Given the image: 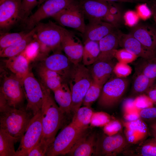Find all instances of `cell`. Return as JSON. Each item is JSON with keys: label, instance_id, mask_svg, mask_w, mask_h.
I'll list each match as a JSON object with an SVG mask.
<instances>
[{"label": "cell", "instance_id": "obj_25", "mask_svg": "<svg viewBox=\"0 0 156 156\" xmlns=\"http://www.w3.org/2000/svg\"><path fill=\"white\" fill-rule=\"evenodd\" d=\"M131 156H156V140L154 138L131 145L123 153Z\"/></svg>", "mask_w": 156, "mask_h": 156}, {"label": "cell", "instance_id": "obj_4", "mask_svg": "<svg viewBox=\"0 0 156 156\" xmlns=\"http://www.w3.org/2000/svg\"><path fill=\"white\" fill-rule=\"evenodd\" d=\"M129 84L127 77H111L103 86L98 101L99 106L105 109L115 106L122 99Z\"/></svg>", "mask_w": 156, "mask_h": 156}, {"label": "cell", "instance_id": "obj_9", "mask_svg": "<svg viewBox=\"0 0 156 156\" xmlns=\"http://www.w3.org/2000/svg\"><path fill=\"white\" fill-rule=\"evenodd\" d=\"M23 86L27 101L26 108L34 116L42 107L44 98L42 84L29 71L23 80Z\"/></svg>", "mask_w": 156, "mask_h": 156}, {"label": "cell", "instance_id": "obj_5", "mask_svg": "<svg viewBox=\"0 0 156 156\" xmlns=\"http://www.w3.org/2000/svg\"><path fill=\"white\" fill-rule=\"evenodd\" d=\"M86 131L77 128L70 122L55 137L49 147L46 156L67 154Z\"/></svg>", "mask_w": 156, "mask_h": 156}, {"label": "cell", "instance_id": "obj_24", "mask_svg": "<svg viewBox=\"0 0 156 156\" xmlns=\"http://www.w3.org/2000/svg\"><path fill=\"white\" fill-rule=\"evenodd\" d=\"M115 64L112 60L95 62L90 70L93 81L103 86L111 77Z\"/></svg>", "mask_w": 156, "mask_h": 156}, {"label": "cell", "instance_id": "obj_36", "mask_svg": "<svg viewBox=\"0 0 156 156\" xmlns=\"http://www.w3.org/2000/svg\"><path fill=\"white\" fill-rule=\"evenodd\" d=\"M111 120V116L106 112H94L90 124L92 127H103Z\"/></svg>", "mask_w": 156, "mask_h": 156}, {"label": "cell", "instance_id": "obj_42", "mask_svg": "<svg viewBox=\"0 0 156 156\" xmlns=\"http://www.w3.org/2000/svg\"><path fill=\"white\" fill-rule=\"evenodd\" d=\"M140 118L150 122L156 120V107H151L140 109L139 111Z\"/></svg>", "mask_w": 156, "mask_h": 156}, {"label": "cell", "instance_id": "obj_37", "mask_svg": "<svg viewBox=\"0 0 156 156\" xmlns=\"http://www.w3.org/2000/svg\"><path fill=\"white\" fill-rule=\"evenodd\" d=\"M45 0H21V19L26 20L33 8L37 5H40Z\"/></svg>", "mask_w": 156, "mask_h": 156}, {"label": "cell", "instance_id": "obj_46", "mask_svg": "<svg viewBox=\"0 0 156 156\" xmlns=\"http://www.w3.org/2000/svg\"><path fill=\"white\" fill-rule=\"evenodd\" d=\"M102 20L111 25L115 28L119 27L121 20L116 16L109 12L102 18Z\"/></svg>", "mask_w": 156, "mask_h": 156}, {"label": "cell", "instance_id": "obj_2", "mask_svg": "<svg viewBox=\"0 0 156 156\" xmlns=\"http://www.w3.org/2000/svg\"><path fill=\"white\" fill-rule=\"evenodd\" d=\"M0 112V128L20 140L34 116L33 114L23 106H9Z\"/></svg>", "mask_w": 156, "mask_h": 156}, {"label": "cell", "instance_id": "obj_41", "mask_svg": "<svg viewBox=\"0 0 156 156\" xmlns=\"http://www.w3.org/2000/svg\"><path fill=\"white\" fill-rule=\"evenodd\" d=\"M49 147L48 144L40 140L37 144L28 152L26 156H46Z\"/></svg>", "mask_w": 156, "mask_h": 156}, {"label": "cell", "instance_id": "obj_10", "mask_svg": "<svg viewBox=\"0 0 156 156\" xmlns=\"http://www.w3.org/2000/svg\"><path fill=\"white\" fill-rule=\"evenodd\" d=\"M5 75L0 87V93L6 99L9 105L12 107H22L25 96L23 81L14 74Z\"/></svg>", "mask_w": 156, "mask_h": 156}, {"label": "cell", "instance_id": "obj_19", "mask_svg": "<svg viewBox=\"0 0 156 156\" xmlns=\"http://www.w3.org/2000/svg\"><path fill=\"white\" fill-rule=\"evenodd\" d=\"M97 140L95 134L86 131L67 155L72 156L96 155Z\"/></svg>", "mask_w": 156, "mask_h": 156}, {"label": "cell", "instance_id": "obj_6", "mask_svg": "<svg viewBox=\"0 0 156 156\" xmlns=\"http://www.w3.org/2000/svg\"><path fill=\"white\" fill-rule=\"evenodd\" d=\"M35 27V38L42 51L48 52L62 49L61 35L58 25L50 21L47 23L39 22Z\"/></svg>", "mask_w": 156, "mask_h": 156}, {"label": "cell", "instance_id": "obj_39", "mask_svg": "<svg viewBox=\"0 0 156 156\" xmlns=\"http://www.w3.org/2000/svg\"><path fill=\"white\" fill-rule=\"evenodd\" d=\"M132 69L128 64L118 62L115 64L113 73L116 76L120 78H126L131 73Z\"/></svg>", "mask_w": 156, "mask_h": 156}, {"label": "cell", "instance_id": "obj_31", "mask_svg": "<svg viewBox=\"0 0 156 156\" xmlns=\"http://www.w3.org/2000/svg\"><path fill=\"white\" fill-rule=\"evenodd\" d=\"M93 112L90 107H80L74 113L71 123L79 129L86 130Z\"/></svg>", "mask_w": 156, "mask_h": 156}, {"label": "cell", "instance_id": "obj_18", "mask_svg": "<svg viewBox=\"0 0 156 156\" xmlns=\"http://www.w3.org/2000/svg\"><path fill=\"white\" fill-rule=\"evenodd\" d=\"M71 64L66 56L59 51L46 58L42 64L57 73L63 79L68 78L72 66Z\"/></svg>", "mask_w": 156, "mask_h": 156}, {"label": "cell", "instance_id": "obj_32", "mask_svg": "<svg viewBox=\"0 0 156 156\" xmlns=\"http://www.w3.org/2000/svg\"><path fill=\"white\" fill-rule=\"evenodd\" d=\"M18 141L16 138L0 128V156H16L14 144Z\"/></svg>", "mask_w": 156, "mask_h": 156}, {"label": "cell", "instance_id": "obj_43", "mask_svg": "<svg viewBox=\"0 0 156 156\" xmlns=\"http://www.w3.org/2000/svg\"><path fill=\"white\" fill-rule=\"evenodd\" d=\"M135 106L139 109L153 106V103L145 94L139 95L134 100Z\"/></svg>", "mask_w": 156, "mask_h": 156}, {"label": "cell", "instance_id": "obj_20", "mask_svg": "<svg viewBox=\"0 0 156 156\" xmlns=\"http://www.w3.org/2000/svg\"><path fill=\"white\" fill-rule=\"evenodd\" d=\"M79 7L88 21L102 18L108 12V2L103 0H80Z\"/></svg>", "mask_w": 156, "mask_h": 156}, {"label": "cell", "instance_id": "obj_49", "mask_svg": "<svg viewBox=\"0 0 156 156\" xmlns=\"http://www.w3.org/2000/svg\"><path fill=\"white\" fill-rule=\"evenodd\" d=\"M139 110L124 113V118L127 121H134L140 118Z\"/></svg>", "mask_w": 156, "mask_h": 156}, {"label": "cell", "instance_id": "obj_27", "mask_svg": "<svg viewBox=\"0 0 156 156\" xmlns=\"http://www.w3.org/2000/svg\"><path fill=\"white\" fill-rule=\"evenodd\" d=\"M36 31V29L35 27L31 31L27 33L24 38L20 42L0 50V57L9 58L21 54L26 49L32 42Z\"/></svg>", "mask_w": 156, "mask_h": 156}, {"label": "cell", "instance_id": "obj_51", "mask_svg": "<svg viewBox=\"0 0 156 156\" xmlns=\"http://www.w3.org/2000/svg\"><path fill=\"white\" fill-rule=\"evenodd\" d=\"M150 127L153 133L156 134V120L150 123Z\"/></svg>", "mask_w": 156, "mask_h": 156}, {"label": "cell", "instance_id": "obj_40", "mask_svg": "<svg viewBox=\"0 0 156 156\" xmlns=\"http://www.w3.org/2000/svg\"><path fill=\"white\" fill-rule=\"evenodd\" d=\"M121 122L117 120H112L103 127V131L107 135L112 136L119 133L122 129Z\"/></svg>", "mask_w": 156, "mask_h": 156}, {"label": "cell", "instance_id": "obj_48", "mask_svg": "<svg viewBox=\"0 0 156 156\" xmlns=\"http://www.w3.org/2000/svg\"><path fill=\"white\" fill-rule=\"evenodd\" d=\"M138 109L135 106L134 100L129 99L126 101L122 106V111L123 114L132 111L138 110Z\"/></svg>", "mask_w": 156, "mask_h": 156}, {"label": "cell", "instance_id": "obj_8", "mask_svg": "<svg viewBox=\"0 0 156 156\" xmlns=\"http://www.w3.org/2000/svg\"><path fill=\"white\" fill-rule=\"evenodd\" d=\"M43 130L40 111L34 115L20 140L16 156H26L28 152L40 142Z\"/></svg>", "mask_w": 156, "mask_h": 156}, {"label": "cell", "instance_id": "obj_21", "mask_svg": "<svg viewBox=\"0 0 156 156\" xmlns=\"http://www.w3.org/2000/svg\"><path fill=\"white\" fill-rule=\"evenodd\" d=\"M99 43L100 52L96 62L112 60L119 45L118 33L114 31L101 39Z\"/></svg>", "mask_w": 156, "mask_h": 156}, {"label": "cell", "instance_id": "obj_16", "mask_svg": "<svg viewBox=\"0 0 156 156\" xmlns=\"http://www.w3.org/2000/svg\"><path fill=\"white\" fill-rule=\"evenodd\" d=\"M119 45L138 57L149 58L153 57L156 53L151 51L135 38L130 33H118Z\"/></svg>", "mask_w": 156, "mask_h": 156}, {"label": "cell", "instance_id": "obj_17", "mask_svg": "<svg viewBox=\"0 0 156 156\" xmlns=\"http://www.w3.org/2000/svg\"><path fill=\"white\" fill-rule=\"evenodd\" d=\"M125 137L131 145L139 143L146 139L148 134L145 123L139 118L132 121L124 122Z\"/></svg>", "mask_w": 156, "mask_h": 156}, {"label": "cell", "instance_id": "obj_15", "mask_svg": "<svg viewBox=\"0 0 156 156\" xmlns=\"http://www.w3.org/2000/svg\"><path fill=\"white\" fill-rule=\"evenodd\" d=\"M115 29L113 26L100 19L89 20L84 33L81 34L83 43L90 41L99 42Z\"/></svg>", "mask_w": 156, "mask_h": 156}, {"label": "cell", "instance_id": "obj_52", "mask_svg": "<svg viewBox=\"0 0 156 156\" xmlns=\"http://www.w3.org/2000/svg\"><path fill=\"white\" fill-rule=\"evenodd\" d=\"M154 18L156 25V14H155L154 15Z\"/></svg>", "mask_w": 156, "mask_h": 156}, {"label": "cell", "instance_id": "obj_11", "mask_svg": "<svg viewBox=\"0 0 156 156\" xmlns=\"http://www.w3.org/2000/svg\"><path fill=\"white\" fill-rule=\"evenodd\" d=\"M84 17L78 2L61 10L51 17L61 26L71 28L82 34L86 25Z\"/></svg>", "mask_w": 156, "mask_h": 156}, {"label": "cell", "instance_id": "obj_35", "mask_svg": "<svg viewBox=\"0 0 156 156\" xmlns=\"http://www.w3.org/2000/svg\"><path fill=\"white\" fill-rule=\"evenodd\" d=\"M27 33L22 31L6 33L1 35L0 37V50L20 42L24 38Z\"/></svg>", "mask_w": 156, "mask_h": 156}, {"label": "cell", "instance_id": "obj_12", "mask_svg": "<svg viewBox=\"0 0 156 156\" xmlns=\"http://www.w3.org/2000/svg\"><path fill=\"white\" fill-rule=\"evenodd\" d=\"M131 145L125 136L120 133L112 136L104 135L98 138L96 155L116 156L123 153Z\"/></svg>", "mask_w": 156, "mask_h": 156}, {"label": "cell", "instance_id": "obj_30", "mask_svg": "<svg viewBox=\"0 0 156 156\" xmlns=\"http://www.w3.org/2000/svg\"><path fill=\"white\" fill-rule=\"evenodd\" d=\"M155 82L142 73L134 72L131 89V92L134 96H138L145 94Z\"/></svg>", "mask_w": 156, "mask_h": 156}, {"label": "cell", "instance_id": "obj_34", "mask_svg": "<svg viewBox=\"0 0 156 156\" xmlns=\"http://www.w3.org/2000/svg\"><path fill=\"white\" fill-rule=\"evenodd\" d=\"M103 86L93 81L83 99L82 104L83 106L91 107L94 102L98 99Z\"/></svg>", "mask_w": 156, "mask_h": 156}, {"label": "cell", "instance_id": "obj_3", "mask_svg": "<svg viewBox=\"0 0 156 156\" xmlns=\"http://www.w3.org/2000/svg\"><path fill=\"white\" fill-rule=\"evenodd\" d=\"M83 64H73L68 78L72 102L71 112L74 114L81 107L83 99L93 81L90 70Z\"/></svg>", "mask_w": 156, "mask_h": 156}, {"label": "cell", "instance_id": "obj_23", "mask_svg": "<svg viewBox=\"0 0 156 156\" xmlns=\"http://www.w3.org/2000/svg\"><path fill=\"white\" fill-rule=\"evenodd\" d=\"M144 46L156 53V30L142 24H137L130 33Z\"/></svg>", "mask_w": 156, "mask_h": 156}, {"label": "cell", "instance_id": "obj_29", "mask_svg": "<svg viewBox=\"0 0 156 156\" xmlns=\"http://www.w3.org/2000/svg\"><path fill=\"white\" fill-rule=\"evenodd\" d=\"M135 72L144 74L156 81V55L149 58L140 57L134 64Z\"/></svg>", "mask_w": 156, "mask_h": 156}, {"label": "cell", "instance_id": "obj_28", "mask_svg": "<svg viewBox=\"0 0 156 156\" xmlns=\"http://www.w3.org/2000/svg\"><path fill=\"white\" fill-rule=\"evenodd\" d=\"M38 72L41 83L53 91L60 86L62 83L63 79L60 75L47 68L42 64L38 67Z\"/></svg>", "mask_w": 156, "mask_h": 156}, {"label": "cell", "instance_id": "obj_33", "mask_svg": "<svg viewBox=\"0 0 156 156\" xmlns=\"http://www.w3.org/2000/svg\"><path fill=\"white\" fill-rule=\"evenodd\" d=\"M84 44L82 61L85 66L94 64L99 56L100 50L98 42L90 41Z\"/></svg>", "mask_w": 156, "mask_h": 156}, {"label": "cell", "instance_id": "obj_14", "mask_svg": "<svg viewBox=\"0 0 156 156\" xmlns=\"http://www.w3.org/2000/svg\"><path fill=\"white\" fill-rule=\"evenodd\" d=\"M21 0H0V27L9 28L21 19Z\"/></svg>", "mask_w": 156, "mask_h": 156}, {"label": "cell", "instance_id": "obj_47", "mask_svg": "<svg viewBox=\"0 0 156 156\" xmlns=\"http://www.w3.org/2000/svg\"><path fill=\"white\" fill-rule=\"evenodd\" d=\"M108 2L109 6L108 12L122 20V14L119 7L114 3L115 2Z\"/></svg>", "mask_w": 156, "mask_h": 156}, {"label": "cell", "instance_id": "obj_1", "mask_svg": "<svg viewBox=\"0 0 156 156\" xmlns=\"http://www.w3.org/2000/svg\"><path fill=\"white\" fill-rule=\"evenodd\" d=\"M44 98L40 110L43 135L41 140L49 146L63 122L65 115L56 104L49 89L42 84Z\"/></svg>", "mask_w": 156, "mask_h": 156}, {"label": "cell", "instance_id": "obj_45", "mask_svg": "<svg viewBox=\"0 0 156 156\" xmlns=\"http://www.w3.org/2000/svg\"><path fill=\"white\" fill-rule=\"evenodd\" d=\"M136 12L140 18L146 20L149 18L151 15V11L145 3L138 5L136 7Z\"/></svg>", "mask_w": 156, "mask_h": 156}, {"label": "cell", "instance_id": "obj_53", "mask_svg": "<svg viewBox=\"0 0 156 156\" xmlns=\"http://www.w3.org/2000/svg\"><path fill=\"white\" fill-rule=\"evenodd\" d=\"M155 12H156V11H155Z\"/></svg>", "mask_w": 156, "mask_h": 156}, {"label": "cell", "instance_id": "obj_44", "mask_svg": "<svg viewBox=\"0 0 156 156\" xmlns=\"http://www.w3.org/2000/svg\"><path fill=\"white\" fill-rule=\"evenodd\" d=\"M124 18L126 24L129 26L132 27L137 24L140 17L136 12L129 10L125 13Z\"/></svg>", "mask_w": 156, "mask_h": 156}, {"label": "cell", "instance_id": "obj_26", "mask_svg": "<svg viewBox=\"0 0 156 156\" xmlns=\"http://www.w3.org/2000/svg\"><path fill=\"white\" fill-rule=\"evenodd\" d=\"M53 92L55 100L62 112L64 115L69 113L71 112L72 97L68 85L62 83Z\"/></svg>", "mask_w": 156, "mask_h": 156}, {"label": "cell", "instance_id": "obj_13", "mask_svg": "<svg viewBox=\"0 0 156 156\" xmlns=\"http://www.w3.org/2000/svg\"><path fill=\"white\" fill-rule=\"evenodd\" d=\"M61 37V47L73 64L82 61L83 46L80 40L72 32L58 25Z\"/></svg>", "mask_w": 156, "mask_h": 156}, {"label": "cell", "instance_id": "obj_22", "mask_svg": "<svg viewBox=\"0 0 156 156\" xmlns=\"http://www.w3.org/2000/svg\"><path fill=\"white\" fill-rule=\"evenodd\" d=\"M30 60L25 49L20 54L5 60L4 63L5 67L23 81L29 72Z\"/></svg>", "mask_w": 156, "mask_h": 156}, {"label": "cell", "instance_id": "obj_38", "mask_svg": "<svg viewBox=\"0 0 156 156\" xmlns=\"http://www.w3.org/2000/svg\"><path fill=\"white\" fill-rule=\"evenodd\" d=\"M114 57L118 62L128 64L135 62L138 57L126 49L123 48L117 50Z\"/></svg>", "mask_w": 156, "mask_h": 156}, {"label": "cell", "instance_id": "obj_54", "mask_svg": "<svg viewBox=\"0 0 156 156\" xmlns=\"http://www.w3.org/2000/svg\"><path fill=\"white\" fill-rule=\"evenodd\" d=\"M155 13H156V12H155Z\"/></svg>", "mask_w": 156, "mask_h": 156}, {"label": "cell", "instance_id": "obj_50", "mask_svg": "<svg viewBox=\"0 0 156 156\" xmlns=\"http://www.w3.org/2000/svg\"><path fill=\"white\" fill-rule=\"evenodd\" d=\"M153 104L156 105V85H154L145 93Z\"/></svg>", "mask_w": 156, "mask_h": 156}, {"label": "cell", "instance_id": "obj_7", "mask_svg": "<svg viewBox=\"0 0 156 156\" xmlns=\"http://www.w3.org/2000/svg\"><path fill=\"white\" fill-rule=\"evenodd\" d=\"M77 0H46L26 20L27 29H32L43 19L52 17L61 10L78 2Z\"/></svg>", "mask_w": 156, "mask_h": 156}]
</instances>
